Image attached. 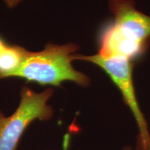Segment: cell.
<instances>
[{"instance_id": "4", "label": "cell", "mask_w": 150, "mask_h": 150, "mask_svg": "<svg viewBox=\"0 0 150 150\" xmlns=\"http://www.w3.org/2000/svg\"><path fill=\"white\" fill-rule=\"evenodd\" d=\"M53 93L52 88L36 93L24 86L16 111L8 117L0 111V150H16L19 140L30 124L35 120H49L52 117L54 110L47 105V102Z\"/></svg>"}, {"instance_id": "9", "label": "cell", "mask_w": 150, "mask_h": 150, "mask_svg": "<svg viewBox=\"0 0 150 150\" xmlns=\"http://www.w3.org/2000/svg\"><path fill=\"white\" fill-rule=\"evenodd\" d=\"M109 1H115V0H109Z\"/></svg>"}, {"instance_id": "8", "label": "cell", "mask_w": 150, "mask_h": 150, "mask_svg": "<svg viewBox=\"0 0 150 150\" xmlns=\"http://www.w3.org/2000/svg\"><path fill=\"white\" fill-rule=\"evenodd\" d=\"M122 150H131V148L129 147H128V146H127V147H124L122 149Z\"/></svg>"}, {"instance_id": "6", "label": "cell", "mask_w": 150, "mask_h": 150, "mask_svg": "<svg viewBox=\"0 0 150 150\" xmlns=\"http://www.w3.org/2000/svg\"><path fill=\"white\" fill-rule=\"evenodd\" d=\"M3 1L9 8H13L23 0H3Z\"/></svg>"}, {"instance_id": "7", "label": "cell", "mask_w": 150, "mask_h": 150, "mask_svg": "<svg viewBox=\"0 0 150 150\" xmlns=\"http://www.w3.org/2000/svg\"><path fill=\"white\" fill-rule=\"evenodd\" d=\"M7 44H6L4 41L2 39H1V38H0V52H1V50H3V48Z\"/></svg>"}, {"instance_id": "5", "label": "cell", "mask_w": 150, "mask_h": 150, "mask_svg": "<svg viewBox=\"0 0 150 150\" xmlns=\"http://www.w3.org/2000/svg\"><path fill=\"white\" fill-rule=\"evenodd\" d=\"M28 53L22 47L6 45L0 52V78L12 77L23 64Z\"/></svg>"}, {"instance_id": "2", "label": "cell", "mask_w": 150, "mask_h": 150, "mask_svg": "<svg viewBox=\"0 0 150 150\" xmlns=\"http://www.w3.org/2000/svg\"><path fill=\"white\" fill-rule=\"evenodd\" d=\"M79 50L74 43L63 45L48 44L42 51L29 52L20 68L13 74L40 85L61 87L70 81L83 87L90 85L87 75L73 67L72 55Z\"/></svg>"}, {"instance_id": "1", "label": "cell", "mask_w": 150, "mask_h": 150, "mask_svg": "<svg viewBox=\"0 0 150 150\" xmlns=\"http://www.w3.org/2000/svg\"><path fill=\"white\" fill-rule=\"evenodd\" d=\"M114 22L104 27L106 44L114 54L131 60L145 54L150 38V16L138 11L134 0L109 1Z\"/></svg>"}, {"instance_id": "3", "label": "cell", "mask_w": 150, "mask_h": 150, "mask_svg": "<svg viewBox=\"0 0 150 150\" xmlns=\"http://www.w3.org/2000/svg\"><path fill=\"white\" fill-rule=\"evenodd\" d=\"M74 60L90 62L97 65L108 75L120 92L125 104L132 112L138 128L136 150H150V132L139 106L133 79V61L120 56L104 57L99 54L83 56L74 54Z\"/></svg>"}]
</instances>
